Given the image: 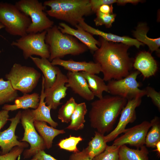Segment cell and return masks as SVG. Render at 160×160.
<instances>
[{
	"instance_id": "1",
	"label": "cell",
	"mask_w": 160,
	"mask_h": 160,
	"mask_svg": "<svg viewBox=\"0 0 160 160\" xmlns=\"http://www.w3.org/2000/svg\"><path fill=\"white\" fill-rule=\"evenodd\" d=\"M100 48L93 53L95 62L100 65L104 81L124 78L132 71L134 63L128 52L130 46L108 41L100 37Z\"/></svg>"
},
{
	"instance_id": "2",
	"label": "cell",
	"mask_w": 160,
	"mask_h": 160,
	"mask_svg": "<svg viewBox=\"0 0 160 160\" xmlns=\"http://www.w3.org/2000/svg\"><path fill=\"white\" fill-rule=\"evenodd\" d=\"M127 101L119 96L106 95L92 102L89 113L91 127L103 135L110 131Z\"/></svg>"
},
{
	"instance_id": "3",
	"label": "cell",
	"mask_w": 160,
	"mask_h": 160,
	"mask_svg": "<svg viewBox=\"0 0 160 160\" xmlns=\"http://www.w3.org/2000/svg\"><path fill=\"white\" fill-rule=\"evenodd\" d=\"M43 4L50 8L46 11L47 15L75 27L84 16L92 13L90 0H49Z\"/></svg>"
},
{
	"instance_id": "4",
	"label": "cell",
	"mask_w": 160,
	"mask_h": 160,
	"mask_svg": "<svg viewBox=\"0 0 160 160\" xmlns=\"http://www.w3.org/2000/svg\"><path fill=\"white\" fill-rule=\"evenodd\" d=\"M45 42L49 47L50 55L48 60L50 62L68 55H78L88 49L74 36L62 33L56 25L47 30Z\"/></svg>"
},
{
	"instance_id": "5",
	"label": "cell",
	"mask_w": 160,
	"mask_h": 160,
	"mask_svg": "<svg viewBox=\"0 0 160 160\" xmlns=\"http://www.w3.org/2000/svg\"><path fill=\"white\" fill-rule=\"evenodd\" d=\"M0 23L10 35L21 37L27 33L31 20L15 4L2 2H0Z\"/></svg>"
},
{
	"instance_id": "6",
	"label": "cell",
	"mask_w": 160,
	"mask_h": 160,
	"mask_svg": "<svg viewBox=\"0 0 160 160\" xmlns=\"http://www.w3.org/2000/svg\"><path fill=\"white\" fill-rule=\"evenodd\" d=\"M15 4L31 20V23L27 31V33L41 32L54 25V22L44 12L46 7L38 0H20Z\"/></svg>"
},
{
	"instance_id": "7",
	"label": "cell",
	"mask_w": 160,
	"mask_h": 160,
	"mask_svg": "<svg viewBox=\"0 0 160 160\" xmlns=\"http://www.w3.org/2000/svg\"><path fill=\"white\" fill-rule=\"evenodd\" d=\"M41 76V73L34 68L15 63L5 78L10 81L15 90L24 94L33 91Z\"/></svg>"
},
{
	"instance_id": "8",
	"label": "cell",
	"mask_w": 160,
	"mask_h": 160,
	"mask_svg": "<svg viewBox=\"0 0 160 160\" xmlns=\"http://www.w3.org/2000/svg\"><path fill=\"white\" fill-rule=\"evenodd\" d=\"M47 30L36 33H28L15 41L11 44L21 50L25 59L33 55L49 59L50 52L48 45L45 42Z\"/></svg>"
},
{
	"instance_id": "9",
	"label": "cell",
	"mask_w": 160,
	"mask_h": 160,
	"mask_svg": "<svg viewBox=\"0 0 160 160\" xmlns=\"http://www.w3.org/2000/svg\"><path fill=\"white\" fill-rule=\"evenodd\" d=\"M20 121L24 129L23 138L20 141L29 143L30 148L23 152L24 158L33 156L39 151L44 150L46 148L45 143L38 133L34 127V121L29 109L21 111Z\"/></svg>"
},
{
	"instance_id": "10",
	"label": "cell",
	"mask_w": 160,
	"mask_h": 160,
	"mask_svg": "<svg viewBox=\"0 0 160 160\" xmlns=\"http://www.w3.org/2000/svg\"><path fill=\"white\" fill-rule=\"evenodd\" d=\"M140 73L137 71H132L128 75L121 79L109 81L107 84L109 93L127 100L145 95V89L139 88L140 84L136 80Z\"/></svg>"
},
{
	"instance_id": "11",
	"label": "cell",
	"mask_w": 160,
	"mask_h": 160,
	"mask_svg": "<svg viewBox=\"0 0 160 160\" xmlns=\"http://www.w3.org/2000/svg\"><path fill=\"white\" fill-rule=\"evenodd\" d=\"M151 126L150 122L144 121L139 124L126 129L124 134L114 140L112 145L121 146L128 144L139 148L145 144L146 137Z\"/></svg>"
},
{
	"instance_id": "12",
	"label": "cell",
	"mask_w": 160,
	"mask_h": 160,
	"mask_svg": "<svg viewBox=\"0 0 160 160\" xmlns=\"http://www.w3.org/2000/svg\"><path fill=\"white\" fill-rule=\"evenodd\" d=\"M142 97H137L127 100L126 105L121 112L116 127L108 134L104 136L105 140L107 143L114 140L119 135L123 133L126 130L127 125L135 121L136 118L135 109L140 105Z\"/></svg>"
},
{
	"instance_id": "13",
	"label": "cell",
	"mask_w": 160,
	"mask_h": 160,
	"mask_svg": "<svg viewBox=\"0 0 160 160\" xmlns=\"http://www.w3.org/2000/svg\"><path fill=\"white\" fill-rule=\"evenodd\" d=\"M21 111H19L15 116L9 119L10 121L9 127L4 131L0 132V147L1 151L0 155L9 152L15 146L26 148L28 146L27 143L18 141L15 131L18 124L20 122Z\"/></svg>"
},
{
	"instance_id": "14",
	"label": "cell",
	"mask_w": 160,
	"mask_h": 160,
	"mask_svg": "<svg viewBox=\"0 0 160 160\" xmlns=\"http://www.w3.org/2000/svg\"><path fill=\"white\" fill-rule=\"evenodd\" d=\"M67 82L66 75L60 70L53 85L48 89H44L45 102L46 105L50 106L51 109L55 110L62 104L60 101L67 95L68 89L65 85Z\"/></svg>"
},
{
	"instance_id": "15",
	"label": "cell",
	"mask_w": 160,
	"mask_h": 160,
	"mask_svg": "<svg viewBox=\"0 0 160 160\" xmlns=\"http://www.w3.org/2000/svg\"><path fill=\"white\" fill-rule=\"evenodd\" d=\"M51 63L53 65L61 66L68 71L73 72H84L96 74L101 72L100 65L91 61H76L72 59L65 60L57 58L52 60Z\"/></svg>"
},
{
	"instance_id": "16",
	"label": "cell",
	"mask_w": 160,
	"mask_h": 160,
	"mask_svg": "<svg viewBox=\"0 0 160 160\" xmlns=\"http://www.w3.org/2000/svg\"><path fill=\"white\" fill-rule=\"evenodd\" d=\"M75 27L76 29L71 28L65 23L61 22L59 23L58 28L63 33L71 35L79 39L87 47L91 52L93 53L98 49L97 45L100 46V41L96 40L92 35L84 31L78 25Z\"/></svg>"
},
{
	"instance_id": "17",
	"label": "cell",
	"mask_w": 160,
	"mask_h": 160,
	"mask_svg": "<svg viewBox=\"0 0 160 160\" xmlns=\"http://www.w3.org/2000/svg\"><path fill=\"white\" fill-rule=\"evenodd\" d=\"M67 82L65 85L84 99L91 101L95 96L90 90L85 79L79 72L68 71L67 73Z\"/></svg>"
},
{
	"instance_id": "18",
	"label": "cell",
	"mask_w": 160,
	"mask_h": 160,
	"mask_svg": "<svg viewBox=\"0 0 160 160\" xmlns=\"http://www.w3.org/2000/svg\"><path fill=\"white\" fill-rule=\"evenodd\" d=\"M84 31L92 35H98L104 39L109 41L115 43H119L128 45L130 46H134L139 48L144 44L136 39H132L127 36H121L102 31L92 27L87 24L84 20V18L81 19L78 24Z\"/></svg>"
},
{
	"instance_id": "19",
	"label": "cell",
	"mask_w": 160,
	"mask_h": 160,
	"mask_svg": "<svg viewBox=\"0 0 160 160\" xmlns=\"http://www.w3.org/2000/svg\"><path fill=\"white\" fill-rule=\"evenodd\" d=\"M133 67L141 73L144 79L154 76L158 69L156 61L148 52L139 53L134 61Z\"/></svg>"
},
{
	"instance_id": "20",
	"label": "cell",
	"mask_w": 160,
	"mask_h": 160,
	"mask_svg": "<svg viewBox=\"0 0 160 160\" xmlns=\"http://www.w3.org/2000/svg\"><path fill=\"white\" fill-rule=\"evenodd\" d=\"M30 58L42 72L44 78V89L51 87L55 82L57 75L60 70L53 65L48 59L31 56Z\"/></svg>"
},
{
	"instance_id": "21",
	"label": "cell",
	"mask_w": 160,
	"mask_h": 160,
	"mask_svg": "<svg viewBox=\"0 0 160 160\" xmlns=\"http://www.w3.org/2000/svg\"><path fill=\"white\" fill-rule=\"evenodd\" d=\"M42 80L39 104L36 109L31 110V113L34 121L45 122L48 123L51 127L55 128L58 126V124L52 119L50 113L51 107L49 105H47L44 101V78L43 76H42Z\"/></svg>"
},
{
	"instance_id": "22",
	"label": "cell",
	"mask_w": 160,
	"mask_h": 160,
	"mask_svg": "<svg viewBox=\"0 0 160 160\" xmlns=\"http://www.w3.org/2000/svg\"><path fill=\"white\" fill-rule=\"evenodd\" d=\"M40 100L39 94L34 92L31 94H24L18 97L14 101L13 105L5 104L2 107L3 110L8 111H13L19 109L26 110L32 108L36 109L38 107Z\"/></svg>"
},
{
	"instance_id": "23",
	"label": "cell",
	"mask_w": 160,
	"mask_h": 160,
	"mask_svg": "<svg viewBox=\"0 0 160 160\" xmlns=\"http://www.w3.org/2000/svg\"><path fill=\"white\" fill-rule=\"evenodd\" d=\"M33 124L36 131L43 139L46 148L47 149L52 147L53 140L56 136L65 133L63 129H58L48 126L47 123L44 121H34Z\"/></svg>"
},
{
	"instance_id": "24",
	"label": "cell",
	"mask_w": 160,
	"mask_h": 160,
	"mask_svg": "<svg viewBox=\"0 0 160 160\" xmlns=\"http://www.w3.org/2000/svg\"><path fill=\"white\" fill-rule=\"evenodd\" d=\"M79 72L86 79L90 90L95 96L100 99L103 97V92L109 93L107 85L103 79L95 74Z\"/></svg>"
},
{
	"instance_id": "25",
	"label": "cell",
	"mask_w": 160,
	"mask_h": 160,
	"mask_svg": "<svg viewBox=\"0 0 160 160\" xmlns=\"http://www.w3.org/2000/svg\"><path fill=\"white\" fill-rule=\"evenodd\" d=\"M148 30L145 23H140L133 32V35L136 40L147 45L151 52H159L160 46V38L152 39L148 37L147 36Z\"/></svg>"
},
{
	"instance_id": "26",
	"label": "cell",
	"mask_w": 160,
	"mask_h": 160,
	"mask_svg": "<svg viewBox=\"0 0 160 160\" xmlns=\"http://www.w3.org/2000/svg\"><path fill=\"white\" fill-rule=\"evenodd\" d=\"M148 154V151L144 145L134 149L124 145L120 147L119 160H149Z\"/></svg>"
},
{
	"instance_id": "27",
	"label": "cell",
	"mask_w": 160,
	"mask_h": 160,
	"mask_svg": "<svg viewBox=\"0 0 160 160\" xmlns=\"http://www.w3.org/2000/svg\"><path fill=\"white\" fill-rule=\"evenodd\" d=\"M87 112L85 102L78 104L71 116L70 124L65 129L75 131L82 129L85 122V116Z\"/></svg>"
},
{
	"instance_id": "28",
	"label": "cell",
	"mask_w": 160,
	"mask_h": 160,
	"mask_svg": "<svg viewBox=\"0 0 160 160\" xmlns=\"http://www.w3.org/2000/svg\"><path fill=\"white\" fill-rule=\"evenodd\" d=\"M104 136V135L95 131L94 137L89 142L88 146L85 148L92 159L103 152L108 146Z\"/></svg>"
},
{
	"instance_id": "29",
	"label": "cell",
	"mask_w": 160,
	"mask_h": 160,
	"mask_svg": "<svg viewBox=\"0 0 160 160\" xmlns=\"http://www.w3.org/2000/svg\"><path fill=\"white\" fill-rule=\"evenodd\" d=\"M18 96L17 91L13 88L9 80L0 78V105L14 101Z\"/></svg>"
},
{
	"instance_id": "30",
	"label": "cell",
	"mask_w": 160,
	"mask_h": 160,
	"mask_svg": "<svg viewBox=\"0 0 160 160\" xmlns=\"http://www.w3.org/2000/svg\"><path fill=\"white\" fill-rule=\"evenodd\" d=\"M151 129L146 135L145 144L146 147L154 148L156 144L160 141V120L155 116L150 121Z\"/></svg>"
},
{
	"instance_id": "31",
	"label": "cell",
	"mask_w": 160,
	"mask_h": 160,
	"mask_svg": "<svg viewBox=\"0 0 160 160\" xmlns=\"http://www.w3.org/2000/svg\"><path fill=\"white\" fill-rule=\"evenodd\" d=\"M77 104L74 98L71 97L59 109L58 119L63 123H68L70 122L71 116Z\"/></svg>"
},
{
	"instance_id": "32",
	"label": "cell",
	"mask_w": 160,
	"mask_h": 160,
	"mask_svg": "<svg viewBox=\"0 0 160 160\" xmlns=\"http://www.w3.org/2000/svg\"><path fill=\"white\" fill-rule=\"evenodd\" d=\"M120 146L108 145L103 152L94 157L92 160H119Z\"/></svg>"
},
{
	"instance_id": "33",
	"label": "cell",
	"mask_w": 160,
	"mask_h": 160,
	"mask_svg": "<svg viewBox=\"0 0 160 160\" xmlns=\"http://www.w3.org/2000/svg\"><path fill=\"white\" fill-rule=\"evenodd\" d=\"M83 139L80 136H72L70 135L69 137L61 140L57 145L60 149L73 153L79 151L77 145Z\"/></svg>"
},
{
	"instance_id": "34",
	"label": "cell",
	"mask_w": 160,
	"mask_h": 160,
	"mask_svg": "<svg viewBox=\"0 0 160 160\" xmlns=\"http://www.w3.org/2000/svg\"><path fill=\"white\" fill-rule=\"evenodd\" d=\"M96 13V17L94 21L96 26L104 25L107 28L112 27V24L114 21L116 16V14L103 13L98 10Z\"/></svg>"
},
{
	"instance_id": "35",
	"label": "cell",
	"mask_w": 160,
	"mask_h": 160,
	"mask_svg": "<svg viewBox=\"0 0 160 160\" xmlns=\"http://www.w3.org/2000/svg\"><path fill=\"white\" fill-rule=\"evenodd\" d=\"M24 148L18 146H15L8 153L0 155V160H16L23 152Z\"/></svg>"
},
{
	"instance_id": "36",
	"label": "cell",
	"mask_w": 160,
	"mask_h": 160,
	"mask_svg": "<svg viewBox=\"0 0 160 160\" xmlns=\"http://www.w3.org/2000/svg\"><path fill=\"white\" fill-rule=\"evenodd\" d=\"M145 95L150 97L154 104L160 110V92H158L153 88L148 86L145 89Z\"/></svg>"
},
{
	"instance_id": "37",
	"label": "cell",
	"mask_w": 160,
	"mask_h": 160,
	"mask_svg": "<svg viewBox=\"0 0 160 160\" xmlns=\"http://www.w3.org/2000/svg\"><path fill=\"white\" fill-rule=\"evenodd\" d=\"M85 148L81 151L73 153L69 156V160H92Z\"/></svg>"
},
{
	"instance_id": "38",
	"label": "cell",
	"mask_w": 160,
	"mask_h": 160,
	"mask_svg": "<svg viewBox=\"0 0 160 160\" xmlns=\"http://www.w3.org/2000/svg\"><path fill=\"white\" fill-rule=\"evenodd\" d=\"M116 1L117 0H90L92 11L95 13L100 6L104 4H112Z\"/></svg>"
},
{
	"instance_id": "39",
	"label": "cell",
	"mask_w": 160,
	"mask_h": 160,
	"mask_svg": "<svg viewBox=\"0 0 160 160\" xmlns=\"http://www.w3.org/2000/svg\"><path fill=\"white\" fill-rule=\"evenodd\" d=\"M33 158L38 160H57L50 155L46 153L44 150L39 151Z\"/></svg>"
},
{
	"instance_id": "40",
	"label": "cell",
	"mask_w": 160,
	"mask_h": 160,
	"mask_svg": "<svg viewBox=\"0 0 160 160\" xmlns=\"http://www.w3.org/2000/svg\"><path fill=\"white\" fill-rule=\"evenodd\" d=\"M9 118V111L3 109L0 111V130L7 123Z\"/></svg>"
},
{
	"instance_id": "41",
	"label": "cell",
	"mask_w": 160,
	"mask_h": 160,
	"mask_svg": "<svg viewBox=\"0 0 160 160\" xmlns=\"http://www.w3.org/2000/svg\"><path fill=\"white\" fill-rule=\"evenodd\" d=\"M97 10L100 12L106 14H113L112 4L103 5L100 6Z\"/></svg>"
},
{
	"instance_id": "42",
	"label": "cell",
	"mask_w": 160,
	"mask_h": 160,
	"mask_svg": "<svg viewBox=\"0 0 160 160\" xmlns=\"http://www.w3.org/2000/svg\"><path fill=\"white\" fill-rule=\"evenodd\" d=\"M140 0H117L116 2L120 5H124L127 3L137 4L141 1Z\"/></svg>"
},
{
	"instance_id": "43",
	"label": "cell",
	"mask_w": 160,
	"mask_h": 160,
	"mask_svg": "<svg viewBox=\"0 0 160 160\" xmlns=\"http://www.w3.org/2000/svg\"><path fill=\"white\" fill-rule=\"evenodd\" d=\"M155 148H156V149L153 151H156L157 152L158 156L159 157L160 156V141L156 144Z\"/></svg>"
},
{
	"instance_id": "44",
	"label": "cell",
	"mask_w": 160,
	"mask_h": 160,
	"mask_svg": "<svg viewBox=\"0 0 160 160\" xmlns=\"http://www.w3.org/2000/svg\"><path fill=\"white\" fill-rule=\"evenodd\" d=\"M3 28H4V26L2 23H0V30ZM1 52V51H0V53Z\"/></svg>"
},
{
	"instance_id": "45",
	"label": "cell",
	"mask_w": 160,
	"mask_h": 160,
	"mask_svg": "<svg viewBox=\"0 0 160 160\" xmlns=\"http://www.w3.org/2000/svg\"><path fill=\"white\" fill-rule=\"evenodd\" d=\"M29 160H38L37 159H36L33 158L32 159H31Z\"/></svg>"
}]
</instances>
